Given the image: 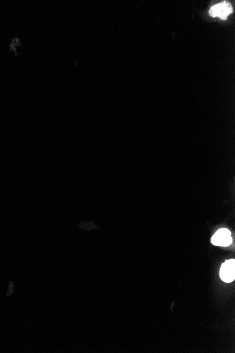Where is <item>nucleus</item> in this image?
Returning a JSON list of instances; mask_svg holds the SVG:
<instances>
[{
  "instance_id": "obj_1",
  "label": "nucleus",
  "mask_w": 235,
  "mask_h": 353,
  "mask_svg": "<svg viewBox=\"0 0 235 353\" xmlns=\"http://www.w3.org/2000/svg\"><path fill=\"white\" fill-rule=\"evenodd\" d=\"M232 243H233V239H232L231 233L226 228L219 230L212 238V243L214 245L228 247L231 245Z\"/></svg>"
},
{
  "instance_id": "obj_2",
  "label": "nucleus",
  "mask_w": 235,
  "mask_h": 353,
  "mask_svg": "<svg viewBox=\"0 0 235 353\" xmlns=\"http://www.w3.org/2000/svg\"><path fill=\"white\" fill-rule=\"evenodd\" d=\"M232 12H233V8L231 4L227 1H224L212 6L209 11V14L211 17H220L223 20H225Z\"/></svg>"
},
{
  "instance_id": "obj_3",
  "label": "nucleus",
  "mask_w": 235,
  "mask_h": 353,
  "mask_svg": "<svg viewBox=\"0 0 235 353\" xmlns=\"http://www.w3.org/2000/svg\"><path fill=\"white\" fill-rule=\"evenodd\" d=\"M235 260H227L222 265L220 270V276L223 282L230 283L235 277Z\"/></svg>"
}]
</instances>
